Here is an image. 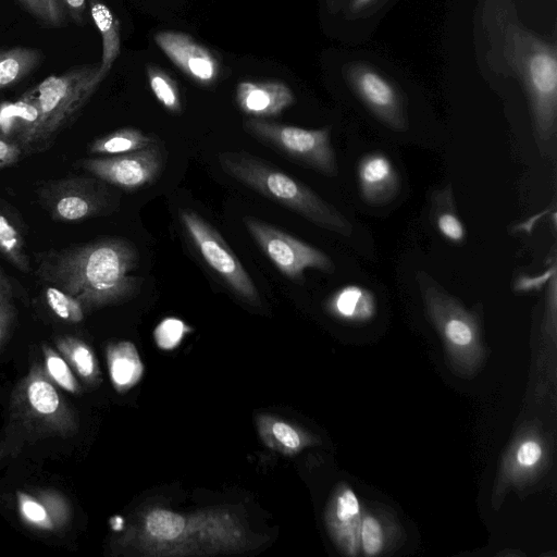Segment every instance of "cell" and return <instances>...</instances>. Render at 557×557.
<instances>
[{
	"instance_id": "cell-1",
	"label": "cell",
	"mask_w": 557,
	"mask_h": 557,
	"mask_svg": "<svg viewBox=\"0 0 557 557\" xmlns=\"http://www.w3.org/2000/svg\"><path fill=\"white\" fill-rule=\"evenodd\" d=\"M138 260L137 248L131 242L107 237L41 252L37 275L74 296L87 311L137 293L141 280L131 273Z\"/></svg>"
},
{
	"instance_id": "cell-2",
	"label": "cell",
	"mask_w": 557,
	"mask_h": 557,
	"mask_svg": "<svg viewBox=\"0 0 557 557\" xmlns=\"http://www.w3.org/2000/svg\"><path fill=\"white\" fill-rule=\"evenodd\" d=\"M77 419L57 385L35 362L16 384L10 404L9 424L0 443V456L25 444L53 436H69Z\"/></svg>"
},
{
	"instance_id": "cell-3",
	"label": "cell",
	"mask_w": 557,
	"mask_h": 557,
	"mask_svg": "<svg viewBox=\"0 0 557 557\" xmlns=\"http://www.w3.org/2000/svg\"><path fill=\"white\" fill-rule=\"evenodd\" d=\"M222 170L263 197L296 212L311 223L342 236L352 233L351 223L309 186L245 151L218 156Z\"/></svg>"
},
{
	"instance_id": "cell-4",
	"label": "cell",
	"mask_w": 557,
	"mask_h": 557,
	"mask_svg": "<svg viewBox=\"0 0 557 557\" xmlns=\"http://www.w3.org/2000/svg\"><path fill=\"white\" fill-rule=\"evenodd\" d=\"M104 78L99 65L83 64L63 74L50 75L25 92L37 110V120L21 145L23 154L49 149L61 132L76 120Z\"/></svg>"
},
{
	"instance_id": "cell-5",
	"label": "cell",
	"mask_w": 557,
	"mask_h": 557,
	"mask_svg": "<svg viewBox=\"0 0 557 557\" xmlns=\"http://www.w3.org/2000/svg\"><path fill=\"white\" fill-rule=\"evenodd\" d=\"M417 282L425 313L442 338L451 372L462 379L474 377L486 357L479 314L466 308L428 273L418 271Z\"/></svg>"
},
{
	"instance_id": "cell-6",
	"label": "cell",
	"mask_w": 557,
	"mask_h": 557,
	"mask_svg": "<svg viewBox=\"0 0 557 557\" xmlns=\"http://www.w3.org/2000/svg\"><path fill=\"white\" fill-rule=\"evenodd\" d=\"M244 129L294 162L326 176L338 174L329 127L306 129L251 117L244 122Z\"/></svg>"
},
{
	"instance_id": "cell-7",
	"label": "cell",
	"mask_w": 557,
	"mask_h": 557,
	"mask_svg": "<svg viewBox=\"0 0 557 557\" xmlns=\"http://www.w3.org/2000/svg\"><path fill=\"white\" fill-rule=\"evenodd\" d=\"M552 460L549 436L539 422H525L506 449L492 493V505L499 508L511 490H523L537 481Z\"/></svg>"
},
{
	"instance_id": "cell-8",
	"label": "cell",
	"mask_w": 557,
	"mask_h": 557,
	"mask_svg": "<svg viewBox=\"0 0 557 557\" xmlns=\"http://www.w3.org/2000/svg\"><path fill=\"white\" fill-rule=\"evenodd\" d=\"M531 50L524 59L535 143L543 156L554 154L557 117V63L555 51L531 38Z\"/></svg>"
},
{
	"instance_id": "cell-9",
	"label": "cell",
	"mask_w": 557,
	"mask_h": 557,
	"mask_svg": "<svg viewBox=\"0 0 557 557\" xmlns=\"http://www.w3.org/2000/svg\"><path fill=\"white\" fill-rule=\"evenodd\" d=\"M180 218L185 232L207 264L238 297L250 304H259L257 286L220 233L193 210H182Z\"/></svg>"
},
{
	"instance_id": "cell-10",
	"label": "cell",
	"mask_w": 557,
	"mask_h": 557,
	"mask_svg": "<svg viewBox=\"0 0 557 557\" xmlns=\"http://www.w3.org/2000/svg\"><path fill=\"white\" fill-rule=\"evenodd\" d=\"M243 222L264 255L289 280L301 281L309 268L334 271L333 261L320 249L259 219L244 216Z\"/></svg>"
},
{
	"instance_id": "cell-11",
	"label": "cell",
	"mask_w": 557,
	"mask_h": 557,
	"mask_svg": "<svg viewBox=\"0 0 557 557\" xmlns=\"http://www.w3.org/2000/svg\"><path fill=\"white\" fill-rule=\"evenodd\" d=\"M108 190L87 176H67L44 184L38 197L44 209L58 222L77 223L103 214L110 207Z\"/></svg>"
},
{
	"instance_id": "cell-12",
	"label": "cell",
	"mask_w": 557,
	"mask_h": 557,
	"mask_svg": "<svg viewBox=\"0 0 557 557\" xmlns=\"http://www.w3.org/2000/svg\"><path fill=\"white\" fill-rule=\"evenodd\" d=\"M78 165L92 176L124 190L152 184L165 164V152L154 143L147 148L106 158L79 160Z\"/></svg>"
},
{
	"instance_id": "cell-13",
	"label": "cell",
	"mask_w": 557,
	"mask_h": 557,
	"mask_svg": "<svg viewBox=\"0 0 557 557\" xmlns=\"http://www.w3.org/2000/svg\"><path fill=\"white\" fill-rule=\"evenodd\" d=\"M153 38L163 53L191 81L203 86L215 83L221 66L210 49L177 30H161Z\"/></svg>"
},
{
	"instance_id": "cell-14",
	"label": "cell",
	"mask_w": 557,
	"mask_h": 557,
	"mask_svg": "<svg viewBox=\"0 0 557 557\" xmlns=\"http://www.w3.org/2000/svg\"><path fill=\"white\" fill-rule=\"evenodd\" d=\"M349 82L369 110L395 131L407 127L400 97L395 87L374 70L357 65L351 69Z\"/></svg>"
},
{
	"instance_id": "cell-15",
	"label": "cell",
	"mask_w": 557,
	"mask_h": 557,
	"mask_svg": "<svg viewBox=\"0 0 557 557\" xmlns=\"http://www.w3.org/2000/svg\"><path fill=\"white\" fill-rule=\"evenodd\" d=\"M361 515L357 495L349 485L339 483L327 503L325 524L333 542L346 556L360 553Z\"/></svg>"
},
{
	"instance_id": "cell-16",
	"label": "cell",
	"mask_w": 557,
	"mask_h": 557,
	"mask_svg": "<svg viewBox=\"0 0 557 557\" xmlns=\"http://www.w3.org/2000/svg\"><path fill=\"white\" fill-rule=\"evenodd\" d=\"M16 507L21 520L30 529L41 532L61 531L72 517L69 499L54 488L18 491Z\"/></svg>"
},
{
	"instance_id": "cell-17",
	"label": "cell",
	"mask_w": 557,
	"mask_h": 557,
	"mask_svg": "<svg viewBox=\"0 0 557 557\" xmlns=\"http://www.w3.org/2000/svg\"><path fill=\"white\" fill-rule=\"evenodd\" d=\"M238 108L253 119L276 116L295 102L293 90L278 81H242L236 87Z\"/></svg>"
},
{
	"instance_id": "cell-18",
	"label": "cell",
	"mask_w": 557,
	"mask_h": 557,
	"mask_svg": "<svg viewBox=\"0 0 557 557\" xmlns=\"http://www.w3.org/2000/svg\"><path fill=\"white\" fill-rule=\"evenodd\" d=\"M357 175L361 198L369 206L388 203L400 187L399 175L383 152L364 154L358 162Z\"/></svg>"
},
{
	"instance_id": "cell-19",
	"label": "cell",
	"mask_w": 557,
	"mask_h": 557,
	"mask_svg": "<svg viewBox=\"0 0 557 557\" xmlns=\"http://www.w3.org/2000/svg\"><path fill=\"white\" fill-rule=\"evenodd\" d=\"M336 318L350 323L370 321L376 312L374 294L360 285L350 284L336 290L326 304Z\"/></svg>"
},
{
	"instance_id": "cell-20",
	"label": "cell",
	"mask_w": 557,
	"mask_h": 557,
	"mask_svg": "<svg viewBox=\"0 0 557 557\" xmlns=\"http://www.w3.org/2000/svg\"><path fill=\"white\" fill-rule=\"evenodd\" d=\"M392 517L379 510L369 509L361 515L360 550L366 556H379L392 548L399 537V528Z\"/></svg>"
},
{
	"instance_id": "cell-21",
	"label": "cell",
	"mask_w": 557,
	"mask_h": 557,
	"mask_svg": "<svg viewBox=\"0 0 557 557\" xmlns=\"http://www.w3.org/2000/svg\"><path fill=\"white\" fill-rule=\"evenodd\" d=\"M107 363L111 382L116 391L134 386L143 374V363L131 342H117L107 348Z\"/></svg>"
},
{
	"instance_id": "cell-22",
	"label": "cell",
	"mask_w": 557,
	"mask_h": 557,
	"mask_svg": "<svg viewBox=\"0 0 557 557\" xmlns=\"http://www.w3.org/2000/svg\"><path fill=\"white\" fill-rule=\"evenodd\" d=\"M431 220L436 231L454 244L466 240V228L457 214L453 187L446 185L431 195Z\"/></svg>"
},
{
	"instance_id": "cell-23",
	"label": "cell",
	"mask_w": 557,
	"mask_h": 557,
	"mask_svg": "<svg viewBox=\"0 0 557 557\" xmlns=\"http://www.w3.org/2000/svg\"><path fill=\"white\" fill-rule=\"evenodd\" d=\"M36 120L37 110L25 95L18 100L0 103V136L14 140L20 146L30 133Z\"/></svg>"
},
{
	"instance_id": "cell-24",
	"label": "cell",
	"mask_w": 557,
	"mask_h": 557,
	"mask_svg": "<svg viewBox=\"0 0 557 557\" xmlns=\"http://www.w3.org/2000/svg\"><path fill=\"white\" fill-rule=\"evenodd\" d=\"M91 18L102 39V57L99 73L106 77L120 54V23L108 5L99 1H90Z\"/></svg>"
},
{
	"instance_id": "cell-25",
	"label": "cell",
	"mask_w": 557,
	"mask_h": 557,
	"mask_svg": "<svg viewBox=\"0 0 557 557\" xmlns=\"http://www.w3.org/2000/svg\"><path fill=\"white\" fill-rule=\"evenodd\" d=\"M57 350L67 361L75 375L86 384H95L100 379L97 358L91 347L73 335L59 336L54 341Z\"/></svg>"
},
{
	"instance_id": "cell-26",
	"label": "cell",
	"mask_w": 557,
	"mask_h": 557,
	"mask_svg": "<svg viewBox=\"0 0 557 557\" xmlns=\"http://www.w3.org/2000/svg\"><path fill=\"white\" fill-rule=\"evenodd\" d=\"M41 51L26 47L0 50V90L23 81L41 62Z\"/></svg>"
},
{
	"instance_id": "cell-27",
	"label": "cell",
	"mask_w": 557,
	"mask_h": 557,
	"mask_svg": "<svg viewBox=\"0 0 557 557\" xmlns=\"http://www.w3.org/2000/svg\"><path fill=\"white\" fill-rule=\"evenodd\" d=\"M157 143L156 139L134 127H124L96 138L88 152L116 156L137 151Z\"/></svg>"
},
{
	"instance_id": "cell-28",
	"label": "cell",
	"mask_w": 557,
	"mask_h": 557,
	"mask_svg": "<svg viewBox=\"0 0 557 557\" xmlns=\"http://www.w3.org/2000/svg\"><path fill=\"white\" fill-rule=\"evenodd\" d=\"M0 253L20 271L24 273L30 271V261L22 230L2 205H0Z\"/></svg>"
},
{
	"instance_id": "cell-29",
	"label": "cell",
	"mask_w": 557,
	"mask_h": 557,
	"mask_svg": "<svg viewBox=\"0 0 557 557\" xmlns=\"http://www.w3.org/2000/svg\"><path fill=\"white\" fill-rule=\"evenodd\" d=\"M44 370L60 388L71 394H79L81 384L64 357L49 345H42Z\"/></svg>"
},
{
	"instance_id": "cell-30",
	"label": "cell",
	"mask_w": 557,
	"mask_h": 557,
	"mask_svg": "<svg viewBox=\"0 0 557 557\" xmlns=\"http://www.w3.org/2000/svg\"><path fill=\"white\" fill-rule=\"evenodd\" d=\"M146 70L150 89L157 100L169 112L181 113L182 100L176 82L159 66L150 64Z\"/></svg>"
},
{
	"instance_id": "cell-31",
	"label": "cell",
	"mask_w": 557,
	"mask_h": 557,
	"mask_svg": "<svg viewBox=\"0 0 557 557\" xmlns=\"http://www.w3.org/2000/svg\"><path fill=\"white\" fill-rule=\"evenodd\" d=\"M44 292L48 307L59 319L69 323H78L84 319L85 309L74 296L48 284Z\"/></svg>"
},
{
	"instance_id": "cell-32",
	"label": "cell",
	"mask_w": 557,
	"mask_h": 557,
	"mask_svg": "<svg viewBox=\"0 0 557 557\" xmlns=\"http://www.w3.org/2000/svg\"><path fill=\"white\" fill-rule=\"evenodd\" d=\"M184 528V518L166 509H154L146 517V530L158 540H175L182 534Z\"/></svg>"
},
{
	"instance_id": "cell-33",
	"label": "cell",
	"mask_w": 557,
	"mask_h": 557,
	"mask_svg": "<svg viewBox=\"0 0 557 557\" xmlns=\"http://www.w3.org/2000/svg\"><path fill=\"white\" fill-rule=\"evenodd\" d=\"M34 17L50 26H61L65 21L63 0H18Z\"/></svg>"
},
{
	"instance_id": "cell-34",
	"label": "cell",
	"mask_w": 557,
	"mask_h": 557,
	"mask_svg": "<svg viewBox=\"0 0 557 557\" xmlns=\"http://www.w3.org/2000/svg\"><path fill=\"white\" fill-rule=\"evenodd\" d=\"M185 332L186 326L181 320L170 318L157 326L154 338L162 349H172L180 344Z\"/></svg>"
},
{
	"instance_id": "cell-35",
	"label": "cell",
	"mask_w": 557,
	"mask_h": 557,
	"mask_svg": "<svg viewBox=\"0 0 557 557\" xmlns=\"http://www.w3.org/2000/svg\"><path fill=\"white\" fill-rule=\"evenodd\" d=\"M273 437L287 450L296 451L302 446L300 434L292 425L275 421L271 425Z\"/></svg>"
},
{
	"instance_id": "cell-36",
	"label": "cell",
	"mask_w": 557,
	"mask_h": 557,
	"mask_svg": "<svg viewBox=\"0 0 557 557\" xmlns=\"http://www.w3.org/2000/svg\"><path fill=\"white\" fill-rule=\"evenodd\" d=\"M556 272V261L555 258L552 261V264L548 269L542 272L539 275L530 276L527 274L519 275L513 283V289L519 293H527L532 290L541 289L545 284H547L550 276Z\"/></svg>"
},
{
	"instance_id": "cell-37",
	"label": "cell",
	"mask_w": 557,
	"mask_h": 557,
	"mask_svg": "<svg viewBox=\"0 0 557 557\" xmlns=\"http://www.w3.org/2000/svg\"><path fill=\"white\" fill-rule=\"evenodd\" d=\"M13 318L12 295L0 290V348L8 336Z\"/></svg>"
},
{
	"instance_id": "cell-38",
	"label": "cell",
	"mask_w": 557,
	"mask_h": 557,
	"mask_svg": "<svg viewBox=\"0 0 557 557\" xmlns=\"http://www.w3.org/2000/svg\"><path fill=\"white\" fill-rule=\"evenodd\" d=\"M22 154L23 150L17 143L0 136V170L16 163Z\"/></svg>"
},
{
	"instance_id": "cell-39",
	"label": "cell",
	"mask_w": 557,
	"mask_h": 557,
	"mask_svg": "<svg viewBox=\"0 0 557 557\" xmlns=\"http://www.w3.org/2000/svg\"><path fill=\"white\" fill-rule=\"evenodd\" d=\"M65 9L69 10L73 20L81 23L86 9V0H63Z\"/></svg>"
},
{
	"instance_id": "cell-40",
	"label": "cell",
	"mask_w": 557,
	"mask_h": 557,
	"mask_svg": "<svg viewBox=\"0 0 557 557\" xmlns=\"http://www.w3.org/2000/svg\"><path fill=\"white\" fill-rule=\"evenodd\" d=\"M0 290L12 295V284L10 278L5 275L4 271L0 267Z\"/></svg>"
},
{
	"instance_id": "cell-41",
	"label": "cell",
	"mask_w": 557,
	"mask_h": 557,
	"mask_svg": "<svg viewBox=\"0 0 557 557\" xmlns=\"http://www.w3.org/2000/svg\"><path fill=\"white\" fill-rule=\"evenodd\" d=\"M372 0H354L352 8L356 10L362 9L364 5L370 3Z\"/></svg>"
}]
</instances>
